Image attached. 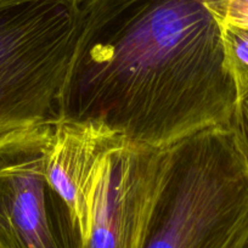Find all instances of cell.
<instances>
[{"mask_svg": "<svg viewBox=\"0 0 248 248\" xmlns=\"http://www.w3.org/2000/svg\"><path fill=\"white\" fill-rule=\"evenodd\" d=\"M77 39L56 121L164 149L228 127L238 101L221 26L202 0H76Z\"/></svg>", "mask_w": 248, "mask_h": 248, "instance_id": "6da1fadb", "label": "cell"}, {"mask_svg": "<svg viewBox=\"0 0 248 248\" xmlns=\"http://www.w3.org/2000/svg\"><path fill=\"white\" fill-rule=\"evenodd\" d=\"M248 238V166L228 127L168 147L144 248H243Z\"/></svg>", "mask_w": 248, "mask_h": 248, "instance_id": "7a4b0ae2", "label": "cell"}, {"mask_svg": "<svg viewBox=\"0 0 248 248\" xmlns=\"http://www.w3.org/2000/svg\"><path fill=\"white\" fill-rule=\"evenodd\" d=\"M76 39V0H0V137L56 121Z\"/></svg>", "mask_w": 248, "mask_h": 248, "instance_id": "3957f363", "label": "cell"}, {"mask_svg": "<svg viewBox=\"0 0 248 248\" xmlns=\"http://www.w3.org/2000/svg\"><path fill=\"white\" fill-rule=\"evenodd\" d=\"M54 123L0 137V248H85L70 207L47 176Z\"/></svg>", "mask_w": 248, "mask_h": 248, "instance_id": "277c9868", "label": "cell"}, {"mask_svg": "<svg viewBox=\"0 0 248 248\" xmlns=\"http://www.w3.org/2000/svg\"><path fill=\"white\" fill-rule=\"evenodd\" d=\"M168 147L127 141L109 156L95 199L85 248H144L168 161Z\"/></svg>", "mask_w": 248, "mask_h": 248, "instance_id": "5b68a950", "label": "cell"}, {"mask_svg": "<svg viewBox=\"0 0 248 248\" xmlns=\"http://www.w3.org/2000/svg\"><path fill=\"white\" fill-rule=\"evenodd\" d=\"M127 140L90 122L55 121L47 176L70 207L87 246L105 164Z\"/></svg>", "mask_w": 248, "mask_h": 248, "instance_id": "8992f818", "label": "cell"}, {"mask_svg": "<svg viewBox=\"0 0 248 248\" xmlns=\"http://www.w3.org/2000/svg\"><path fill=\"white\" fill-rule=\"evenodd\" d=\"M221 42L226 67L241 99L248 94V27L223 25Z\"/></svg>", "mask_w": 248, "mask_h": 248, "instance_id": "52a82bcc", "label": "cell"}, {"mask_svg": "<svg viewBox=\"0 0 248 248\" xmlns=\"http://www.w3.org/2000/svg\"><path fill=\"white\" fill-rule=\"evenodd\" d=\"M220 26L248 27V0H202Z\"/></svg>", "mask_w": 248, "mask_h": 248, "instance_id": "ba28073f", "label": "cell"}, {"mask_svg": "<svg viewBox=\"0 0 248 248\" xmlns=\"http://www.w3.org/2000/svg\"><path fill=\"white\" fill-rule=\"evenodd\" d=\"M228 128L248 166V94L238 99Z\"/></svg>", "mask_w": 248, "mask_h": 248, "instance_id": "9c48e42d", "label": "cell"}, {"mask_svg": "<svg viewBox=\"0 0 248 248\" xmlns=\"http://www.w3.org/2000/svg\"><path fill=\"white\" fill-rule=\"evenodd\" d=\"M243 248H248V238H247V241H246V243H245V246H243Z\"/></svg>", "mask_w": 248, "mask_h": 248, "instance_id": "30bf717a", "label": "cell"}]
</instances>
